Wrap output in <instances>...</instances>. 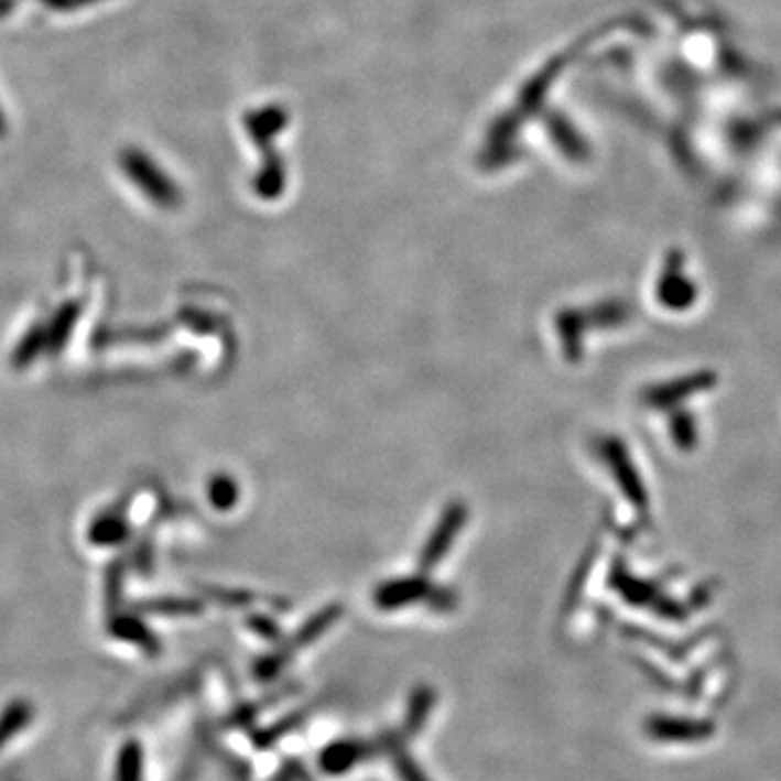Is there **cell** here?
I'll list each match as a JSON object with an SVG mask.
<instances>
[{
    "mask_svg": "<svg viewBox=\"0 0 781 781\" xmlns=\"http://www.w3.org/2000/svg\"><path fill=\"white\" fill-rule=\"evenodd\" d=\"M33 706L26 699H15L11 702L2 714H0V749L15 738L31 720H33Z\"/></svg>",
    "mask_w": 781,
    "mask_h": 781,
    "instance_id": "obj_1",
    "label": "cell"
},
{
    "mask_svg": "<svg viewBox=\"0 0 781 781\" xmlns=\"http://www.w3.org/2000/svg\"><path fill=\"white\" fill-rule=\"evenodd\" d=\"M113 781H143V749L138 740H127L120 747Z\"/></svg>",
    "mask_w": 781,
    "mask_h": 781,
    "instance_id": "obj_2",
    "label": "cell"
}]
</instances>
